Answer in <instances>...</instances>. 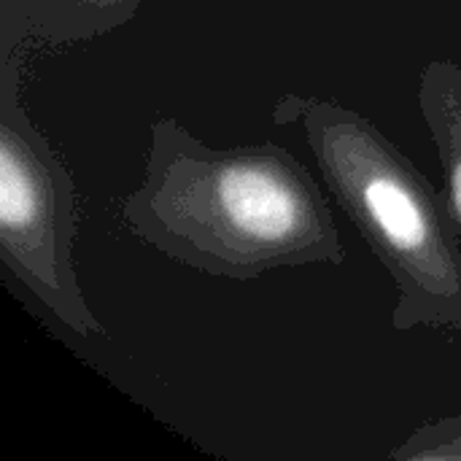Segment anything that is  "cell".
<instances>
[{
	"label": "cell",
	"mask_w": 461,
	"mask_h": 461,
	"mask_svg": "<svg viewBox=\"0 0 461 461\" xmlns=\"http://www.w3.org/2000/svg\"><path fill=\"white\" fill-rule=\"evenodd\" d=\"M389 456L397 461H461V413L421 424Z\"/></svg>",
	"instance_id": "cell-6"
},
{
	"label": "cell",
	"mask_w": 461,
	"mask_h": 461,
	"mask_svg": "<svg viewBox=\"0 0 461 461\" xmlns=\"http://www.w3.org/2000/svg\"><path fill=\"white\" fill-rule=\"evenodd\" d=\"M143 0H0V46H70L130 24Z\"/></svg>",
	"instance_id": "cell-4"
},
{
	"label": "cell",
	"mask_w": 461,
	"mask_h": 461,
	"mask_svg": "<svg viewBox=\"0 0 461 461\" xmlns=\"http://www.w3.org/2000/svg\"><path fill=\"white\" fill-rule=\"evenodd\" d=\"M270 119L303 135L335 203L392 278V330L461 335V230L446 194L370 116L338 100L286 92Z\"/></svg>",
	"instance_id": "cell-2"
},
{
	"label": "cell",
	"mask_w": 461,
	"mask_h": 461,
	"mask_svg": "<svg viewBox=\"0 0 461 461\" xmlns=\"http://www.w3.org/2000/svg\"><path fill=\"white\" fill-rule=\"evenodd\" d=\"M30 46H0V259L5 270L76 338H105L81 289L73 246L78 194L65 159L24 105Z\"/></svg>",
	"instance_id": "cell-3"
},
{
	"label": "cell",
	"mask_w": 461,
	"mask_h": 461,
	"mask_svg": "<svg viewBox=\"0 0 461 461\" xmlns=\"http://www.w3.org/2000/svg\"><path fill=\"white\" fill-rule=\"evenodd\" d=\"M119 216L138 240L211 278L243 284L346 265L330 203L289 149L273 140L219 149L176 116L151 122L143 178Z\"/></svg>",
	"instance_id": "cell-1"
},
{
	"label": "cell",
	"mask_w": 461,
	"mask_h": 461,
	"mask_svg": "<svg viewBox=\"0 0 461 461\" xmlns=\"http://www.w3.org/2000/svg\"><path fill=\"white\" fill-rule=\"evenodd\" d=\"M416 100L438 151L446 203L461 230V65L446 57L427 62L419 73Z\"/></svg>",
	"instance_id": "cell-5"
}]
</instances>
